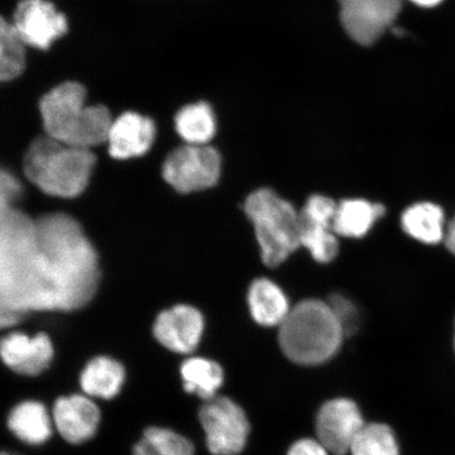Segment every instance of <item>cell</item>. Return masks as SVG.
Returning <instances> with one entry per match:
<instances>
[{
  "label": "cell",
  "instance_id": "obj_1",
  "mask_svg": "<svg viewBox=\"0 0 455 455\" xmlns=\"http://www.w3.org/2000/svg\"><path fill=\"white\" fill-rule=\"evenodd\" d=\"M98 254L71 216L37 220L15 206L0 208V325L32 311H72L98 289Z\"/></svg>",
  "mask_w": 455,
  "mask_h": 455
},
{
  "label": "cell",
  "instance_id": "obj_2",
  "mask_svg": "<svg viewBox=\"0 0 455 455\" xmlns=\"http://www.w3.org/2000/svg\"><path fill=\"white\" fill-rule=\"evenodd\" d=\"M45 135L62 144L92 150L105 144L113 119L102 105H87V90L78 82L55 85L39 100Z\"/></svg>",
  "mask_w": 455,
  "mask_h": 455
},
{
  "label": "cell",
  "instance_id": "obj_3",
  "mask_svg": "<svg viewBox=\"0 0 455 455\" xmlns=\"http://www.w3.org/2000/svg\"><path fill=\"white\" fill-rule=\"evenodd\" d=\"M95 162L92 150L68 146L44 135L28 146L24 172L45 195L73 198L87 188Z\"/></svg>",
  "mask_w": 455,
  "mask_h": 455
},
{
  "label": "cell",
  "instance_id": "obj_4",
  "mask_svg": "<svg viewBox=\"0 0 455 455\" xmlns=\"http://www.w3.org/2000/svg\"><path fill=\"white\" fill-rule=\"evenodd\" d=\"M345 338L328 301L306 299L290 310L280 326L281 348L290 361L320 365L337 354Z\"/></svg>",
  "mask_w": 455,
  "mask_h": 455
},
{
  "label": "cell",
  "instance_id": "obj_5",
  "mask_svg": "<svg viewBox=\"0 0 455 455\" xmlns=\"http://www.w3.org/2000/svg\"><path fill=\"white\" fill-rule=\"evenodd\" d=\"M244 212L253 224L265 265L275 268L300 247L299 212L275 191L263 188L251 193Z\"/></svg>",
  "mask_w": 455,
  "mask_h": 455
},
{
  "label": "cell",
  "instance_id": "obj_6",
  "mask_svg": "<svg viewBox=\"0 0 455 455\" xmlns=\"http://www.w3.org/2000/svg\"><path fill=\"white\" fill-rule=\"evenodd\" d=\"M220 167V153L213 147L188 144L170 153L163 175L176 191L191 193L209 189L218 183Z\"/></svg>",
  "mask_w": 455,
  "mask_h": 455
},
{
  "label": "cell",
  "instance_id": "obj_7",
  "mask_svg": "<svg viewBox=\"0 0 455 455\" xmlns=\"http://www.w3.org/2000/svg\"><path fill=\"white\" fill-rule=\"evenodd\" d=\"M209 451L214 455H236L243 451L250 431L246 413L236 403L215 396L199 411Z\"/></svg>",
  "mask_w": 455,
  "mask_h": 455
},
{
  "label": "cell",
  "instance_id": "obj_8",
  "mask_svg": "<svg viewBox=\"0 0 455 455\" xmlns=\"http://www.w3.org/2000/svg\"><path fill=\"white\" fill-rule=\"evenodd\" d=\"M345 31L362 45H371L394 25L402 0H339Z\"/></svg>",
  "mask_w": 455,
  "mask_h": 455
},
{
  "label": "cell",
  "instance_id": "obj_9",
  "mask_svg": "<svg viewBox=\"0 0 455 455\" xmlns=\"http://www.w3.org/2000/svg\"><path fill=\"white\" fill-rule=\"evenodd\" d=\"M28 47L47 51L69 31L67 16L50 0H20L12 21Z\"/></svg>",
  "mask_w": 455,
  "mask_h": 455
},
{
  "label": "cell",
  "instance_id": "obj_10",
  "mask_svg": "<svg viewBox=\"0 0 455 455\" xmlns=\"http://www.w3.org/2000/svg\"><path fill=\"white\" fill-rule=\"evenodd\" d=\"M365 422L356 403L346 398L330 401L321 408L316 418L317 441L335 455L350 452L358 432Z\"/></svg>",
  "mask_w": 455,
  "mask_h": 455
},
{
  "label": "cell",
  "instance_id": "obj_11",
  "mask_svg": "<svg viewBox=\"0 0 455 455\" xmlns=\"http://www.w3.org/2000/svg\"><path fill=\"white\" fill-rule=\"evenodd\" d=\"M204 331L201 312L191 306L180 305L161 313L153 333L159 344L175 354L188 355L196 349Z\"/></svg>",
  "mask_w": 455,
  "mask_h": 455
},
{
  "label": "cell",
  "instance_id": "obj_12",
  "mask_svg": "<svg viewBox=\"0 0 455 455\" xmlns=\"http://www.w3.org/2000/svg\"><path fill=\"white\" fill-rule=\"evenodd\" d=\"M0 355L4 365L14 372L36 377L49 368L54 349L47 334L38 333L30 338L25 333L13 332L3 339Z\"/></svg>",
  "mask_w": 455,
  "mask_h": 455
},
{
  "label": "cell",
  "instance_id": "obj_13",
  "mask_svg": "<svg viewBox=\"0 0 455 455\" xmlns=\"http://www.w3.org/2000/svg\"><path fill=\"white\" fill-rule=\"evenodd\" d=\"M53 420L60 435L78 445L92 439L98 431L100 411L87 396H62L54 403Z\"/></svg>",
  "mask_w": 455,
  "mask_h": 455
},
{
  "label": "cell",
  "instance_id": "obj_14",
  "mask_svg": "<svg viewBox=\"0 0 455 455\" xmlns=\"http://www.w3.org/2000/svg\"><path fill=\"white\" fill-rule=\"evenodd\" d=\"M156 134V124L150 117L138 112H124L114 119L108 134L110 156L116 159L144 156L150 150Z\"/></svg>",
  "mask_w": 455,
  "mask_h": 455
},
{
  "label": "cell",
  "instance_id": "obj_15",
  "mask_svg": "<svg viewBox=\"0 0 455 455\" xmlns=\"http://www.w3.org/2000/svg\"><path fill=\"white\" fill-rule=\"evenodd\" d=\"M248 305L254 321L265 327H280L291 310L286 294L268 278H259L252 283Z\"/></svg>",
  "mask_w": 455,
  "mask_h": 455
},
{
  "label": "cell",
  "instance_id": "obj_16",
  "mask_svg": "<svg viewBox=\"0 0 455 455\" xmlns=\"http://www.w3.org/2000/svg\"><path fill=\"white\" fill-rule=\"evenodd\" d=\"M386 210L380 204L362 198L346 199L338 204L333 228L338 236L358 238L367 235Z\"/></svg>",
  "mask_w": 455,
  "mask_h": 455
},
{
  "label": "cell",
  "instance_id": "obj_17",
  "mask_svg": "<svg viewBox=\"0 0 455 455\" xmlns=\"http://www.w3.org/2000/svg\"><path fill=\"white\" fill-rule=\"evenodd\" d=\"M8 427L17 439L28 445H42L52 434L47 409L36 401L19 403L9 415Z\"/></svg>",
  "mask_w": 455,
  "mask_h": 455
},
{
  "label": "cell",
  "instance_id": "obj_18",
  "mask_svg": "<svg viewBox=\"0 0 455 455\" xmlns=\"http://www.w3.org/2000/svg\"><path fill=\"white\" fill-rule=\"evenodd\" d=\"M126 372L121 363L111 357L99 356L88 363L79 379L85 395L111 400L121 391Z\"/></svg>",
  "mask_w": 455,
  "mask_h": 455
},
{
  "label": "cell",
  "instance_id": "obj_19",
  "mask_svg": "<svg viewBox=\"0 0 455 455\" xmlns=\"http://www.w3.org/2000/svg\"><path fill=\"white\" fill-rule=\"evenodd\" d=\"M401 221L403 230L420 243L435 244L445 238V214L439 204H414L403 212Z\"/></svg>",
  "mask_w": 455,
  "mask_h": 455
},
{
  "label": "cell",
  "instance_id": "obj_20",
  "mask_svg": "<svg viewBox=\"0 0 455 455\" xmlns=\"http://www.w3.org/2000/svg\"><path fill=\"white\" fill-rule=\"evenodd\" d=\"M175 129L190 145H208L216 133V119L212 106L206 101L187 105L176 113Z\"/></svg>",
  "mask_w": 455,
  "mask_h": 455
},
{
  "label": "cell",
  "instance_id": "obj_21",
  "mask_svg": "<svg viewBox=\"0 0 455 455\" xmlns=\"http://www.w3.org/2000/svg\"><path fill=\"white\" fill-rule=\"evenodd\" d=\"M180 375L185 391L204 401L215 397L224 383L223 369L218 363L203 357H191L185 361L180 367Z\"/></svg>",
  "mask_w": 455,
  "mask_h": 455
},
{
  "label": "cell",
  "instance_id": "obj_22",
  "mask_svg": "<svg viewBox=\"0 0 455 455\" xmlns=\"http://www.w3.org/2000/svg\"><path fill=\"white\" fill-rule=\"evenodd\" d=\"M300 247H305L318 263L327 264L339 253L338 235L333 224L300 216Z\"/></svg>",
  "mask_w": 455,
  "mask_h": 455
},
{
  "label": "cell",
  "instance_id": "obj_23",
  "mask_svg": "<svg viewBox=\"0 0 455 455\" xmlns=\"http://www.w3.org/2000/svg\"><path fill=\"white\" fill-rule=\"evenodd\" d=\"M27 47L12 22L3 16L0 20V81L13 82L25 72Z\"/></svg>",
  "mask_w": 455,
  "mask_h": 455
},
{
  "label": "cell",
  "instance_id": "obj_24",
  "mask_svg": "<svg viewBox=\"0 0 455 455\" xmlns=\"http://www.w3.org/2000/svg\"><path fill=\"white\" fill-rule=\"evenodd\" d=\"M195 446L187 437L169 429L150 427L134 446V455H195Z\"/></svg>",
  "mask_w": 455,
  "mask_h": 455
},
{
  "label": "cell",
  "instance_id": "obj_25",
  "mask_svg": "<svg viewBox=\"0 0 455 455\" xmlns=\"http://www.w3.org/2000/svg\"><path fill=\"white\" fill-rule=\"evenodd\" d=\"M352 455H400L394 431L384 424H365L354 443Z\"/></svg>",
  "mask_w": 455,
  "mask_h": 455
},
{
  "label": "cell",
  "instance_id": "obj_26",
  "mask_svg": "<svg viewBox=\"0 0 455 455\" xmlns=\"http://www.w3.org/2000/svg\"><path fill=\"white\" fill-rule=\"evenodd\" d=\"M328 304L331 307L335 317L343 329L345 337L354 334L360 325V315H358L355 305L340 294H334L328 300Z\"/></svg>",
  "mask_w": 455,
  "mask_h": 455
},
{
  "label": "cell",
  "instance_id": "obj_27",
  "mask_svg": "<svg viewBox=\"0 0 455 455\" xmlns=\"http://www.w3.org/2000/svg\"><path fill=\"white\" fill-rule=\"evenodd\" d=\"M22 195V188L12 174L3 170L0 175V208L15 206Z\"/></svg>",
  "mask_w": 455,
  "mask_h": 455
},
{
  "label": "cell",
  "instance_id": "obj_28",
  "mask_svg": "<svg viewBox=\"0 0 455 455\" xmlns=\"http://www.w3.org/2000/svg\"><path fill=\"white\" fill-rule=\"evenodd\" d=\"M328 452L318 441L300 440L290 449L288 455H328Z\"/></svg>",
  "mask_w": 455,
  "mask_h": 455
},
{
  "label": "cell",
  "instance_id": "obj_29",
  "mask_svg": "<svg viewBox=\"0 0 455 455\" xmlns=\"http://www.w3.org/2000/svg\"><path fill=\"white\" fill-rule=\"evenodd\" d=\"M445 244L449 251L455 255V216L447 228Z\"/></svg>",
  "mask_w": 455,
  "mask_h": 455
},
{
  "label": "cell",
  "instance_id": "obj_30",
  "mask_svg": "<svg viewBox=\"0 0 455 455\" xmlns=\"http://www.w3.org/2000/svg\"><path fill=\"white\" fill-rule=\"evenodd\" d=\"M411 3L422 8H435L439 5L443 0H411Z\"/></svg>",
  "mask_w": 455,
  "mask_h": 455
},
{
  "label": "cell",
  "instance_id": "obj_31",
  "mask_svg": "<svg viewBox=\"0 0 455 455\" xmlns=\"http://www.w3.org/2000/svg\"><path fill=\"white\" fill-rule=\"evenodd\" d=\"M392 32H394L395 36H405V31L402 30L400 28H392Z\"/></svg>",
  "mask_w": 455,
  "mask_h": 455
},
{
  "label": "cell",
  "instance_id": "obj_32",
  "mask_svg": "<svg viewBox=\"0 0 455 455\" xmlns=\"http://www.w3.org/2000/svg\"><path fill=\"white\" fill-rule=\"evenodd\" d=\"M2 455H11V454H9V453H4V452Z\"/></svg>",
  "mask_w": 455,
  "mask_h": 455
}]
</instances>
